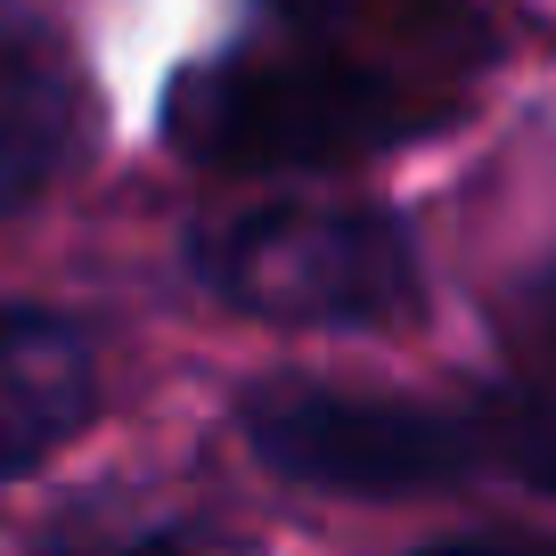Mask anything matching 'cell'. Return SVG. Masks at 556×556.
Instances as JSON below:
<instances>
[{"label":"cell","mask_w":556,"mask_h":556,"mask_svg":"<svg viewBox=\"0 0 556 556\" xmlns=\"http://www.w3.org/2000/svg\"><path fill=\"white\" fill-rule=\"evenodd\" d=\"M197 270L222 303L278 328H393L426 278L401 222L368 205H254L197 229Z\"/></svg>","instance_id":"6da1fadb"},{"label":"cell","mask_w":556,"mask_h":556,"mask_svg":"<svg viewBox=\"0 0 556 556\" xmlns=\"http://www.w3.org/2000/svg\"><path fill=\"white\" fill-rule=\"evenodd\" d=\"M254 458L287 483L344 491V500H409V491H451L483 475L491 434L475 417L426 409L393 393H319V384H278L245 409Z\"/></svg>","instance_id":"7a4b0ae2"},{"label":"cell","mask_w":556,"mask_h":556,"mask_svg":"<svg viewBox=\"0 0 556 556\" xmlns=\"http://www.w3.org/2000/svg\"><path fill=\"white\" fill-rule=\"evenodd\" d=\"M99 409V352L58 312H0V483L58 458Z\"/></svg>","instance_id":"3957f363"},{"label":"cell","mask_w":556,"mask_h":556,"mask_svg":"<svg viewBox=\"0 0 556 556\" xmlns=\"http://www.w3.org/2000/svg\"><path fill=\"white\" fill-rule=\"evenodd\" d=\"M41 556H245L213 516L173 500H90L50 523Z\"/></svg>","instance_id":"277c9868"},{"label":"cell","mask_w":556,"mask_h":556,"mask_svg":"<svg viewBox=\"0 0 556 556\" xmlns=\"http://www.w3.org/2000/svg\"><path fill=\"white\" fill-rule=\"evenodd\" d=\"M50 139H58V106L34 90V74L17 58H0V205L41 173Z\"/></svg>","instance_id":"5b68a950"},{"label":"cell","mask_w":556,"mask_h":556,"mask_svg":"<svg viewBox=\"0 0 556 556\" xmlns=\"http://www.w3.org/2000/svg\"><path fill=\"white\" fill-rule=\"evenodd\" d=\"M426 556H556V540H523V532H500V540H442Z\"/></svg>","instance_id":"8992f818"},{"label":"cell","mask_w":556,"mask_h":556,"mask_svg":"<svg viewBox=\"0 0 556 556\" xmlns=\"http://www.w3.org/2000/svg\"><path fill=\"white\" fill-rule=\"evenodd\" d=\"M540 328H548V344H556V278L540 287Z\"/></svg>","instance_id":"52a82bcc"}]
</instances>
